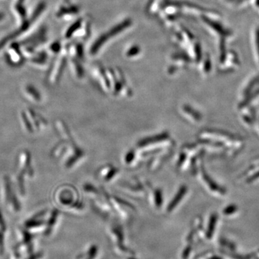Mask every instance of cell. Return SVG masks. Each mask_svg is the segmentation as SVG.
Returning <instances> with one entry per match:
<instances>
[{
	"label": "cell",
	"mask_w": 259,
	"mask_h": 259,
	"mask_svg": "<svg viewBox=\"0 0 259 259\" xmlns=\"http://www.w3.org/2000/svg\"><path fill=\"white\" fill-rule=\"evenodd\" d=\"M59 201L63 205L67 206L71 208L76 207L78 209H82V203L80 202L79 195L76 191L72 189H64L59 194Z\"/></svg>",
	"instance_id": "cell-1"
},
{
	"label": "cell",
	"mask_w": 259,
	"mask_h": 259,
	"mask_svg": "<svg viewBox=\"0 0 259 259\" xmlns=\"http://www.w3.org/2000/svg\"><path fill=\"white\" fill-rule=\"evenodd\" d=\"M20 173L18 175L19 187H20V191L22 193L24 192V185H23V181L24 180V175L25 171H28L30 175H32V171L31 168V160H30V153L28 151H24L20 154Z\"/></svg>",
	"instance_id": "cell-2"
},
{
	"label": "cell",
	"mask_w": 259,
	"mask_h": 259,
	"mask_svg": "<svg viewBox=\"0 0 259 259\" xmlns=\"http://www.w3.org/2000/svg\"><path fill=\"white\" fill-rule=\"evenodd\" d=\"M199 175H200L201 180L210 192L216 194H224V190L220 186L217 185L214 180H211L210 177L206 173L205 170L204 169L202 166L199 168Z\"/></svg>",
	"instance_id": "cell-3"
},
{
	"label": "cell",
	"mask_w": 259,
	"mask_h": 259,
	"mask_svg": "<svg viewBox=\"0 0 259 259\" xmlns=\"http://www.w3.org/2000/svg\"><path fill=\"white\" fill-rule=\"evenodd\" d=\"M188 192L189 189L187 186H181L175 197L171 199L170 203L168 204V207H167L168 212H171L175 210L178 207V205H180L181 202L185 199L186 196L188 194Z\"/></svg>",
	"instance_id": "cell-4"
},
{
	"label": "cell",
	"mask_w": 259,
	"mask_h": 259,
	"mask_svg": "<svg viewBox=\"0 0 259 259\" xmlns=\"http://www.w3.org/2000/svg\"><path fill=\"white\" fill-rule=\"evenodd\" d=\"M120 170L111 164L106 165L102 167L99 171L98 175L102 180L105 182H111L118 176Z\"/></svg>",
	"instance_id": "cell-5"
},
{
	"label": "cell",
	"mask_w": 259,
	"mask_h": 259,
	"mask_svg": "<svg viewBox=\"0 0 259 259\" xmlns=\"http://www.w3.org/2000/svg\"><path fill=\"white\" fill-rule=\"evenodd\" d=\"M180 112L186 120H190V122H194V123L199 122V120L202 119L201 114L189 105H184L183 106L181 107Z\"/></svg>",
	"instance_id": "cell-6"
},
{
	"label": "cell",
	"mask_w": 259,
	"mask_h": 259,
	"mask_svg": "<svg viewBox=\"0 0 259 259\" xmlns=\"http://www.w3.org/2000/svg\"><path fill=\"white\" fill-rule=\"evenodd\" d=\"M125 190L127 193L137 196V197H143L145 193V188L142 186V183L139 181H136L134 183L125 184L122 187Z\"/></svg>",
	"instance_id": "cell-7"
},
{
	"label": "cell",
	"mask_w": 259,
	"mask_h": 259,
	"mask_svg": "<svg viewBox=\"0 0 259 259\" xmlns=\"http://www.w3.org/2000/svg\"><path fill=\"white\" fill-rule=\"evenodd\" d=\"M150 202L156 209L161 208L163 204V192L161 189H153L150 193Z\"/></svg>",
	"instance_id": "cell-8"
},
{
	"label": "cell",
	"mask_w": 259,
	"mask_h": 259,
	"mask_svg": "<svg viewBox=\"0 0 259 259\" xmlns=\"http://www.w3.org/2000/svg\"><path fill=\"white\" fill-rule=\"evenodd\" d=\"M137 159L139 160V152L134 149L130 150L125 153V157H124V163L127 166H131L136 163Z\"/></svg>",
	"instance_id": "cell-9"
},
{
	"label": "cell",
	"mask_w": 259,
	"mask_h": 259,
	"mask_svg": "<svg viewBox=\"0 0 259 259\" xmlns=\"http://www.w3.org/2000/svg\"><path fill=\"white\" fill-rule=\"evenodd\" d=\"M27 93H28V95H30V96L32 97V100H35V101H40V95L37 93L36 90L35 89L30 88V87H28L26 90Z\"/></svg>",
	"instance_id": "cell-10"
}]
</instances>
